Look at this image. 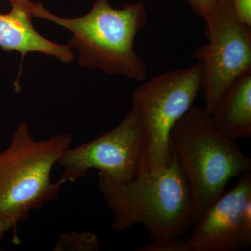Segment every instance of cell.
I'll return each mask as SVG.
<instances>
[{"mask_svg":"<svg viewBox=\"0 0 251 251\" xmlns=\"http://www.w3.org/2000/svg\"><path fill=\"white\" fill-rule=\"evenodd\" d=\"M166 166L149 171L143 161L135 179L115 182L98 173L99 188L113 218L112 227L124 232L142 224L153 242L181 238L196 221L189 185L175 155Z\"/></svg>","mask_w":251,"mask_h":251,"instance_id":"obj_1","label":"cell"},{"mask_svg":"<svg viewBox=\"0 0 251 251\" xmlns=\"http://www.w3.org/2000/svg\"><path fill=\"white\" fill-rule=\"evenodd\" d=\"M34 18L47 20L72 33L67 45L78 52V64L99 69L110 75H122L143 82L148 66L134 49L135 37L148 23L143 2L115 9L110 0H95L87 14L80 17H60L50 12L42 3L31 1Z\"/></svg>","mask_w":251,"mask_h":251,"instance_id":"obj_2","label":"cell"},{"mask_svg":"<svg viewBox=\"0 0 251 251\" xmlns=\"http://www.w3.org/2000/svg\"><path fill=\"white\" fill-rule=\"evenodd\" d=\"M235 142L216 128L210 114L201 107L193 105L172 129L170 148L189 185L196 221L224 193L229 180L251 172V158Z\"/></svg>","mask_w":251,"mask_h":251,"instance_id":"obj_3","label":"cell"},{"mask_svg":"<svg viewBox=\"0 0 251 251\" xmlns=\"http://www.w3.org/2000/svg\"><path fill=\"white\" fill-rule=\"evenodd\" d=\"M72 141L67 133L35 140L26 122L18 125L0 152V217L24 222L31 211L58 198L64 183L53 182L51 173Z\"/></svg>","mask_w":251,"mask_h":251,"instance_id":"obj_4","label":"cell"},{"mask_svg":"<svg viewBox=\"0 0 251 251\" xmlns=\"http://www.w3.org/2000/svg\"><path fill=\"white\" fill-rule=\"evenodd\" d=\"M201 90V66L197 62L157 75L133 92L130 110L143 130L148 171H158L171 161V130L193 106Z\"/></svg>","mask_w":251,"mask_h":251,"instance_id":"obj_5","label":"cell"},{"mask_svg":"<svg viewBox=\"0 0 251 251\" xmlns=\"http://www.w3.org/2000/svg\"><path fill=\"white\" fill-rule=\"evenodd\" d=\"M205 22L209 42L192 58L201 64L204 108L211 114L226 88L251 71V27L238 19L229 0H221Z\"/></svg>","mask_w":251,"mask_h":251,"instance_id":"obj_6","label":"cell"},{"mask_svg":"<svg viewBox=\"0 0 251 251\" xmlns=\"http://www.w3.org/2000/svg\"><path fill=\"white\" fill-rule=\"evenodd\" d=\"M145 161L143 130L138 117L130 110L113 129L75 148H68L58 163L60 181L74 182L95 169L115 182L136 177Z\"/></svg>","mask_w":251,"mask_h":251,"instance_id":"obj_7","label":"cell"},{"mask_svg":"<svg viewBox=\"0 0 251 251\" xmlns=\"http://www.w3.org/2000/svg\"><path fill=\"white\" fill-rule=\"evenodd\" d=\"M251 198V172L241 175L232 189L223 193L193 224L186 238L188 251H237L244 249L241 219Z\"/></svg>","mask_w":251,"mask_h":251,"instance_id":"obj_8","label":"cell"},{"mask_svg":"<svg viewBox=\"0 0 251 251\" xmlns=\"http://www.w3.org/2000/svg\"><path fill=\"white\" fill-rule=\"evenodd\" d=\"M10 3V12L0 14V48L7 52L21 54L20 71L26 55L32 52L50 56L64 64L72 62L71 48L49 40L36 30L32 24L31 0H14Z\"/></svg>","mask_w":251,"mask_h":251,"instance_id":"obj_9","label":"cell"},{"mask_svg":"<svg viewBox=\"0 0 251 251\" xmlns=\"http://www.w3.org/2000/svg\"><path fill=\"white\" fill-rule=\"evenodd\" d=\"M218 130L229 139L251 137V71L226 88L210 114Z\"/></svg>","mask_w":251,"mask_h":251,"instance_id":"obj_10","label":"cell"},{"mask_svg":"<svg viewBox=\"0 0 251 251\" xmlns=\"http://www.w3.org/2000/svg\"><path fill=\"white\" fill-rule=\"evenodd\" d=\"M100 242L97 236L90 232H72L59 236L53 251H97Z\"/></svg>","mask_w":251,"mask_h":251,"instance_id":"obj_11","label":"cell"},{"mask_svg":"<svg viewBox=\"0 0 251 251\" xmlns=\"http://www.w3.org/2000/svg\"><path fill=\"white\" fill-rule=\"evenodd\" d=\"M138 251H188L186 239H173L166 242H153L145 244Z\"/></svg>","mask_w":251,"mask_h":251,"instance_id":"obj_12","label":"cell"},{"mask_svg":"<svg viewBox=\"0 0 251 251\" xmlns=\"http://www.w3.org/2000/svg\"><path fill=\"white\" fill-rule=\"evenodd\" d=\"M241 237L244 249L251 244V198L249 199L243 209L241 219Z\"/></svg>","mask_w":251,"mask_h":251,"instance_id":"obj_13","label":"cell"},{"mask_svg":"<svg viewBox=\"0 0 251 251\" xmlns=\"http://www.w3.org/2000/svg\"><path fill=\"white\" fill-rule=\"evenodd\" d=\"M195 14L204 21L210 17L221 0H187Z\"/></svg>","mask_w":251,"mask_h":251,"instance_id":"obj_14","label":"cell"},{"mask_svg":"<svg viewBox=\"0 0 251 251\" xmlns=\"http://www.w3.org/2000/svg\"><path fill=\"white\" fill-rule=\"evenodd\" d=\"M229 2L238 19L251 27V0H229Z\"/></svg>","mask_w":251,"mask_h":251,"instance_id":"obj_15","label":"cell"},{"mask_svg":"<svg viewBox=\"0 0 251 251\" xmlns=\"http://www.w3.org/2000/svg\"><path fill=\"white\" fill-rule=\"evenodd\" d=\"M17 223L10 218L0 217V239L3 237L6 232L14 227Z\"/></svg>","mask_w":251,"mask_h":251,"instance_id":"obj_16","label":"cell"},{"mask_svg":"<svg viewBox=\"0 0 251 251\" xmlns=\"http://www.w3.org/2000/svg\"><path fill=\"white\" fill-rule=\"evenodd\" d=\"M8 1H10V2H11V1H14V0H8Z\"/></svg>","mask_w":251,"mask_h":251,"instance_id":"obj_17","label":"cell"}]
</instances>
